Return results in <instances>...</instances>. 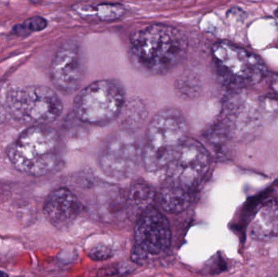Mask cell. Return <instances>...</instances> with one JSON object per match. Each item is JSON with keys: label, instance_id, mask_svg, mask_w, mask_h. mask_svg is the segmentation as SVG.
<instances>
[{"label": "cell", "instance_id": "cell-1", "mask_svg": "<svg viewBox=\"0 0 278 277\" xmlns=\"http://www.w3.org/2000/svg\"><path fill=\"white\" fill-rule=\"evenodd\" d=\"M188 39L172 26L154 24L136 28L130 36V56L139 69L152 75L172 70L185 59Z\"/></svg>", "mask_w": 278, "mask_h": 277}, {"label": "cell", "instance_id": "cell-2", "mask_svg": "<svg viewBox=\"0 0 278 277\" xmlns=\"http://www.w3.org/2000/svg\"><path fill=\"white\" fill-rule=\"evenodd\" d=\"M7 156L18 171L29 176H44L59 165L61 139L56 129L34 125L10 145Z\"/></svg>", "mask_w": 278, "mask_h": 277}, {"label": "cell", "instance_id": "cell-3", "mask_svg": "<svg viewBox=\"0 0 278 277\" xmlns=\"http://www.w3.org/2000/svg\"><path fill=\"white\" fill-rule=\"evenodd\" d=\"M188 138V125L180 111L165 108L156 113L147 126L142 153L147 171H165Z\"/></svg>", "mask_w": 278, "mask_h": 277}, {"label": "cell", "instance_id": "cell-4", "mask_svg": "<svg viewBox=\"0 0 278 277\" xmlns=\"http://www.w3.org/2000/svg\"><path fill=\"white\" fill-rule=\"evenodd\" d=\"M125 104V89L119 81H96L77 94L73 112L82 122L105 125L120 115Z\"/></svg>", "mask_w": 278, "mask_h": 277}, {"label": "cell", "instance_id": "cell-5", "mask_svg": "<svg viewBox=\"0 0 278 277\" xmlns=\"http://www.w3.org/2000/svg\"><path fill=\"white\" fill-rule=\"evenodd\" d=\"M7 106L8 117L33 125H48L63 111L58 94L44 85L9 87Z\"/></svg>", "mask_w": 278, "mask_h": 277}, {"label": "cell", "instance_id": "cell-6", "mask_svg": "<svg viewBox=\"0 0 278 277\" xmlns=\"http://www.w3.org/2000/svg\"><path fill=\"white\" fill-rule=\"evenodd\" d=\"M212 56L220 75L227 84H255L266 75V68L259 57L231 43H216L212 47Z\"/></svg>", "mask_w": 278, "mask_h": 277}, {"label": "cell", "instance_id": "cell-7", "mask_svg": "<svg viewBox=\"0 0 278 277\" xmlns=\"http://www.w3.org/2000/svg\"><path fill=\"white\" fill-rule=\"evenodd\" d=\"M143 148L135 131L122 128L109 139L102 150L99 167L111 178H129L139 168Z\"/></svg>", "mask_w": 278, "mask_h": 277}, {"label": "cell", "instance_id": "cell-8", "mask_svg": "<svg viewBox=\"0 0 278 277\" xmlns=\"http://www.w3.org/2000/svg\"><path fill=\"white\" fill-rule=\"evenodd\" d=\"M209 166L208 150L199 141L188 138L165 170V181L195 193Z\"/></svg>", "mask_w": 278, "mask_h": 277}, {"label": "cell", "instance_id": "cell-9", "mask_svg": "<svg viewBox=\"0 0 278 277\" xmlns=\"http://www.w3.org/2000/svg\"><path fill=\"white\" fill-rule=\"evenodd\" d=\"M85 76V59L80 45L67 41L58 48L50 66L52 84L64 94L77 91Z\"/></svg>", "mask_w": 278, "mask_h": 277}, {"label": "cell", "instance_id": "cell-10", "mask_svg": "<svg viewBox=\"0 0 278 277\" xmlns=\"http://www.w3.org/2000/svg\"><path fill=\"white\" fill-rule=\"evenodd\" d=\"M135 238L134 256L136 258L161 254L171 244L169 223L160 211L150 206L140 214L135 226Z\"/></svg>", "mask_w": 278, "mask_h": 277}, {"label": "cell", "instance_id": "cell-11", "mask_svg": "<svg viewBox=\"0 0 278 277\" xmlns=\"http://www.w3.org/2000/svg\"><path fill=\"white\" fill-rule=\"evenodd\" d=\"M44 215L56 228L63 229L71 225L82 212V203L72 191L57 189L50 194L44 204Z\"/></svg>", "mask_w": 278, "mask_h": 277}, {"label": "cell", "instance_id": "cell-12", "mask_svg": "<svg viewBox=\"0 0 278 277\" xmlns=\"http://www.w3.org/2000/svg\"><path fill=\"white\" fill-rule=\"evenodd\" d=\"M250 235L260 241L278 237V205L276 202H268L259 208L253 219Z\"/></svg>", "mask_w": 278, "mask_h": 277}, {"label": "cell", "instance_id": "cell-13", "mask_svg": "<svg viewBox=\"0 0 278 277\" xmlns=\"http://www.w3.org/2000/svg\"><path fill=\"white\" fill-rule=\"evenodd\" d=\"M195 194L165 181L159 193V202L168 213H181L191 206Z\"/></svg>", "mask_w": 278, "mask_h": 277}, {"label": "cell", "instance_id": "cell-14", "mask_svg": "<svg viewBox=\"0 0 278 277\" xmlns=\"http://www.w3.org/2000/svg\"><path fill=\"white\" fill-rule=\"evenodd\" d=\"M120 113H122L123 128L134 131L141 127L147 116L146 108L139 101H130L125 104Z\"/></svg>", "mask_w": 278, "mask_h": 277}, {"label": "cell", "instance_id": "cell-15", "mask_svg": "<svg viewBox=\"0 0 278 277\" xmlns=\"http://www.w3.org/2000/svg\"><path fill=\"white\" fill-rule=\"evenodd\" d=\"M128 203L133 208L143 212L150 207L153 199V191L147 184L144 182H136L130 186L127 193Z\"/></svg>", "mask_w": 278, "mask_h": 277}, {"label": "cell", "instance_id": "cell-16", "mask_svg": "<svg viewBox=\"0 0 278 277\" xmlns=\"http://www.w3.org/2000/svg\"><path fill=\"white\" fill-rule=\"evenodd\" d=\"M48 22L44 17L34 16L26 20L22 23L15 25L12 28V33L18 37H27L31 33L40 32L47 28Z\"/></svg>", "mask_w": 278, "mask_h": 277}, {"label": "cell", "instance_id": "cell-17", "mask_svg": "<svg viewBox=\"0 0 278 277\" xmlns=\"http://www.w3.org/2000/svg\"><path fill=\"white\" fill-rule=\"evenodd\" d=\"M125 12V7L118 3H104L99 5L95 9V15L104 22L119 19Z\"/></svg>", "mask_w": 278, "mask_h": 277}, {"label": "cell", "instance_id": "cell-18", "mask_svg": "<svg viewBox=\"0 0 278 277\" xmlns=\"http://www.w3.org/2000/svg\"><path fill=\"white\" fill-rule=\"evenodd\" d=\"M113 254V249L105 244H97L91 247L89 255L94 259L103 260L111 257Z\"/></svg>", "mask_w": 278, "mask_h": 277}, {"label": "cell", "instance_id": "cell-19", "mask_svg": "<svg viewBox=\"0 0 278 277\" xmlns=\"http://www.w3.org/2000/svg\"><path fill=\"white\" fill-rule=\"evenodd\" d=\"M9 87L7 84H0V123L4 122L9 118L7 106V91Z\"/></svg>", "mask_w": 278, "mask_h": 277}, {"label": "cell", "instance_id": "cell-20", "mask_svg": "<svg viewBox=\"0 0 278 277\" xmlns=\"http://www.w3.org/2000/svg\"><path fill=\"white\" fill-rule=\"evenodd\" d=\"M272 88L274 89V91L278 94V76L274 78V81L272 82Z\"/></svg>", "mask_w": 278, "mask_h": 277}, {"label": "cell", "instance_id": "cell-21", "mask_svg": "<svg viewBox=\"0 0 278 277\" xmlns=\"http://www.w3.org/2000/svg\"><path fill=\"white\" fill-rule=\"evenodd\" d=\"M274 15H275V16H276V17H278V7L276 10H275V12H274Z\"/></svg>", "mask_w": 278, "mask_h": 277}, {"label": "cell", "instance_id": "cell-22", "mask_svg": "<svg viewBox=\"0 0 278 277\" xmlns=\"http://www.w3.org/2000/svg\"><path fill=\"white\" fill-rule=\"evenodd\" d=\"M41 0H31V2H40Z\"/></svg>", "mask_w": 278, "mask_h": 277}, {"label": "cell", "instance_id": "cell-23", "mask_svg": "<svg viewBox=\"0 0 278 277\" xmlns=\"http://www.w3.org/2000/svg\"><path fill=\"white\" fill-rule=\"evenodd\" d=\"M0 275H6V274H5V273H0Z\"/></svg>", "mask_w": 278, "mask_h": 277}]
</instances>
